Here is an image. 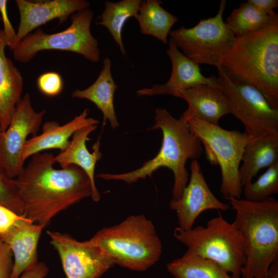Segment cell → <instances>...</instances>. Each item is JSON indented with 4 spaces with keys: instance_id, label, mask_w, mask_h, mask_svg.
<instances>
[{
    "instance_id": "4",
    "label": "cell",
    "mask_w": 278,
    "mask_h": 278,
    "mask_svg": "<svg viewBox=\"0 0 278 278\" xmlns=\"http://www.w3.org/2000/svg\"><path fill=\"white\" fill-rule=\"evenodd\" d=\"M236 212L234 221L245 239L242 278H268L270 265L278 260V201L273 197L255 202L229 198Z\"/></svg>"
},
{
    "instance_id": "34",
    "label": "cell",
    "mask_w": 278,
    "mask_h": 278,
    "mask_svg": "<svg viewBox=\"0 0 278 278\" xmlns=\"http://www.w3.org/2000/svg\"><path fill=\"white\" fill-rule=\"evenodd\" d=\"M248 2L269 15L276 14L273 9L278 7L277 0H248Z\"/></svg>"
},
{
    "instance_id": "18",
    "label": "cell",
    "mask_w": 278,
    "mask_h": 278,
    "mask_svg": "<svg viewBox=\"0 0 278 278\" xmlns=\"http://www.w3.org/2000/svg\"><path fill=\"white\" fill-rule=\"evenodd\" d=\"M89 110L85 109L79 115L63 125L56 121H46L43 125L42 132L39 135L27 139L22 153V160L25 161L30 157L40 152L50 149H58L61 152L68 146L70 138L80 128L97 125L99 121L88 117Z\"/></svg>"
},
{
    "instance_id": "13",
    "label": "cell",
    "mask_w": 278,
    "mask_h": 278,
    "mask_svg": "<svg viewBox=\"0 0 278 278\" xmlns=\"http://www.w3.org/2000/svg\"><path fill=\"white\" fill-rule=\"evenodd\" d=\"M189 181L180 198L170 200L169 206L176 212L179 228L188 230L203 212L209 210L226 211L230 205L218 200L210 189L203 176L199 162L192 160Z\"/></svg>"
},
{
    "instance_id": "32",
    "label": "cell",
    "mask_w": 278,
    "mask_h": 278,
    "mask_svg": "<svg viewBox=\"0 0 278 278\" xmlns=\"http://www.w3.org/2000/svg\"><path fill=\"white\" fill-rule=\"evenodd\" d=\"M22 217H23L0 205V228L3 231L7 230Z\"/></svg>"
},
{
    "instance_id": "5",
    "label": "cell",
    "mask_w": 278,
    "mask_h": 278,
    "mask_svg": "<svg viewBox=\"0 0 278 278\" xmlns=\"http://www.w3.org/2000/svg\"><path fill=\"white\" fill-rule=\"evenodd\" d=\"M115 265L144 271L160 259L162 246L152 222L143 214L105 227L92 237Z\"/></svg>"
},
{
    "instance_id": "10",
    "label": "cell",
    "mask_w": 278,
    "mask_h": 278,
    "mask_svg": "<svg viewBox=\"0 0 278 278\" xmlns=\"http://www.w3.org/2000/svg\"><path fill=\"white\" fill-rule=\"evenodd\" d=\"M227 1H221L217 14L201 20L193 27L182 26L170 30L169 35L178 48L198 65L208 64L217 68L223 55L233 44L236 37L222 19Z\"/></svg>"
},
{
    "instance_id": "33",
    "label": "cell",
    "mask_w": 278,
    "mask_h": 278,
    "mask_svg": "<svg viewBox=\"0 0 278 278\" xmlns=\"http://www.w3.org/2000/svg\"><path fill=\"white\" fill-rule=\"evenodd\" d=\"M49 268L44 262H38L32 268L24 271L19 278H44Z\"/></svg>"
},
{
    "instance_id": "7",
    "label": "cell",
    "mask_w": 278,
    "mask_h": 278,
    "mask_svg": "<svg viewBox=\"0 0 278 278\" xmlns=\"http://www.w3.org/2000/svg\"><path fill=\"white\" fill-rule=\"evenodd\" d=\"M190 129L203 145L211 164L219 165L221 173L220 192L226 199L240 198L242 192L239 176V165L248 141L245 132L228 130L194 118L187 121Z\"/></svg>"
},
{
    "instance_id": "17",
    "label": "cell",
    "mask_w": 278,
    "mask_h": 278,
    "mask_svg": "<svg viewBox=\"0 0 278 278\" xmlns=\"http://www.w3.org/2000/svg\"><path fill=\"white\" fill-rule=\"evenodd\" d=\"M179 97L188 103L182 114L187 122L197 118L218 125L221 117L231 114L229 99L219 84L196 85L181 91Z\"/></svg>"
},
{
    "instance_id": "11",
    "label": "cell",
    "mask_w": 278,
    "mask_h": 278,
    "mask_svg": "<svg viewBox=\"0 0 278 278\" xmlns=\"http://www.w3.org/2000/svg\"><path fill=\"white\" fill-rule=\"evenodd\" d=\"M45 111H36L26 93L18 103L10 123L0 133V168L10 178H16L24 168V146L29 135H37Z\"/></svg>"
},
{
    "instance_id": "22",
    "label": "cell",
    "mask_w": 278,
    "mask_h": 278,
    "mask_svg": "<svg viewBox=\"0 0 278 278\" xmlns=\"http://www.w3.org/2000/svg\"><path fill=\"white\" fill-rule=\"evenodd\" d=\"M239 168L242 187L252 182L263 168L278 162V135H267L248 140Z\"/></svg>"
},
{
    "instance_id": "9",
    "label": "cell",
    "mask_w": 278,
    "mask_h": 278,
    "mask_svg": "<svg viewBox=\"0 0 278 278\" xmlns=\"http://www.w3.org/2000/svg\"><path fill=\"white\" fill-rule=\"evenodd\" d=\"M218 84L231 103V114L243 124L249 140L278 135V110L253 85L218 67Z\"/></svg>"
},
{
    "instance_id": "29",
    "label": "cell",
    "mask_w": 278,
    "mask_h": 278,
    "mask_svg": "<svg viewBox=\"0 0 278 278\" xmlns=\"http://www.w3.org/2000/svg\"><path fill=\"white\" fill-rule=\"evenodd\" d=\"M37 84L40 91L48 96L59 95L63 87L61 76L54 72H46L40 75L38 78Z\"/></svg>"
},
{
    "instance_id": "36",
    "label": "cell",
    "mask_w": 278,
    "mask_h": 278,
    "mask_svg": "<svg viewBox=\"0 0 278 278\" xmlns=\"http://www.w3.org/2000/svg\"><path fill=\"white\" fill-rule=\"evenodd\" d=\"M4 232L1 228H0V236L2 234V233Z\"/></svg>"
},
{
    "instance_id": "15",
    "label": "cell",
    "mask_w": 278,
    "mask_h": 278,
    "mask_svg": "<svg viewBox=\"0 0 278 278\" xmlns=\"http://www.w3.org/2000/svg\"><path fill=\"white\" fill-rule=\"evenodd\" d=\"M168 49L166 53L170 58L172 70L170 77L164 84H154L150 88H144L136 91L138 97L152 96L156 95H169L179 97L183 90L200 84H218L217 77H206L200 70L199 65L180 52L174 42L170 38Z\"/></svg>"
},
{
    "instance_id": "21",
    "label": "cell",
    "mask_w": 278,
    "mask_h": 278,
    "mask_svg": "<svg viewBox=\"0 0 278 278\" xmlns=\"http://www.w3.org/2000/svg\"><path fill=\"white\" fill-rule=\"evenodd\" d=\"M111 61L106 57L100 74L88 88L84 90L76 89L72 93V97L86 99L94 103L103 114V124L109 120L111 127L115 129L119 126L114 109V98L117 85L111 73Z\"/></svg>"
},
{
    "instance_id": "25",
    "label": "cell",
    "mask_w": 278,
    "mask_h": 278,
    "mask_svg": "<svg viewBox=\"0 0 278 278\" xmlns=\"http://www.w3.org/2000/svg\"><path fill=\"white\" fill-rule=\"evenodd\" d=\"M166 266L175 278H233L213 260L186 252Z\"/></svg>"
},
{
    "instance_id": "14",
    "label": "cell",
    "mask_w": 278,
    "mask_h": 278,
    "mask_svg": "<svg viewBox=\"0 0 278 278\" xmlns=\"http://www.w3.org/2000/svg\"><path fill=\"white\" fill-rule=\"evenodd\" d=\"M20 13V23L13 49L34 29L54 20L64 23L70 15L90 7L85 0H16Z\"/></svg>"
},
{
    "instance_id": "3",
    "label": "cell",
    "mask_w": 278,
    "mask_h": 278,
    "mask_svg": "<svg viewBox=\"0 0 278 278\" xmlns=\"http://www.w3.org/2000/svg\"><path fill=\"white\" fill-rule=\"evenodd\" d=\"M220 63L228 73L253 85L278 110V15L265 27L236 37Z\"/></svg>"
},
{
    "instance_id": "31",
    "label": "cell",
    "mask_w": 278,
    "mask_h": 278,
    "mask_svg": "<svg viewBox=\"0 0 278 278\" xmlns=\"http://www.w3.org/2000/svg\"><path fill=\"white\" fill-rule=\"evenodd\" d=\"M7 0H0V13L1 19L3 23L4 29H3L5 41L6 46L11 50L13 46L15 38L16 33L8 16Z\"/></svg>"
},
{
    "instance_id": "19",
    "label": "cell",
    "mask_w": 278,
    "mask_h": 278,
    "mask_svg": "<svg viewBox=\"0 0 278 278\" xmlns=\"http://www.w3.org/2000/svg\"><path fill=\"white\" fill-rule=\"evenodd\" d=\"M96 128L97 125H93L76 131L73 135L72 140L70 141L67 148L55 156L56 163H58L61 168L75 165L86 173L92 185L91 197L95 202H98L100 199V193L96 186L94 179L96 164L102 157L100 151V138L99 137L93 145V151L92 153L88 150L86 142L90 140L88 137L90 134Z\"/></svg>"
},
{
    "instance_id": "37",
    "label": "cell",
    "mask_w": 278,
    "mask_h": 278,
    "mask_svg": "<svg viewBox=\"0 0 278 278\" xmlns=\"http://www.w3.org/2000/svg\"><path fill=\"white\" fill-rule=\"evenodd\" d=\"M1 131H0V133H1Z\"/></svg>"
},
{
    "instance_id": "1",
    "label": "cell",
    "mask_w": 278,
    "mask_h": 278,
    "mask_svg": "<svg viewBox=\"0 0 278 278\" xmlns=\"http://www.w3.org/2000/svg\"><path fill=\"white\" fill-rule=\"evenodd\" d=\"M31 157L15 179L26 218L45 227L59 212L91 197L90 179L78 166L55 169V156L50 152Z\"/></svg>"
},
{
    "instance_id": "28",
    "label": "cell",
    "mask_w": 278,
    "mask_h": 278,
    "mask_svg": "<svg viewBox=\"0 0 278 278\" xmlns=\"http://www.w3.org/2000/svg\"><path fill=\"white\" fill-rule=\"evenodd\" d=\"M0 205L24 217V205L15 179L9 178L1 168Z\"/></svg>"
},
{
    "instance_id": "27",
    "label": "cell",
    "mask_w": 278,
    "mask_h": 278,
    "mask_svg": "<svg viewBox=\"0 0 278 278\" xmlns=\"http://www.w3.org/2000/svg\"><path fill=\"white\" fill-rule=\"evenodd\" d=\"M244 187L245 199L260 202L278 193V162L268 168L258 179Z\"/></svg>"
},
{
    "instance_id": "30",
    "label": "cell",
    "mask_w": 278,
    "mask_h": 278,
    "mask_svg": "<svg viewBox=\"0 0 278 278\" xmlns=\"http://www.w3.org/2000/svg\"><path fill=\"white\" fill-rule=\"evenodd\" d=\"M13 255L8 245L0 239V278H11Z\"/></svg>"
},
{
    "instance_id": "24",
    "label": "cell",
    "mask_w": 278,
    "mask_h": 278,
    "mask_svg": "<svg viewBox=\"0 0 278 278\" xmlns=\"http://www.w3.org/2000/svg\"><path fill=\"white\" fill-rule=\"evenodd\" d=\"M142 2L141 0L106 1L103 11L97 17L99 21L95 23L108 29L123 56L126 54L121 37L123 27L129 18H136Z\"/></svg>"
},
{
    "instance_id": "12",
    "label": "cell",
    "mask_w": 278,
    "mask_h": 278,
    "mask_svg": "<svg viewBox=\"0 0 278 278\" xmlns=\"http://www.w3.org/2000/svg\"><path fill=\"white\" fill-rule=\"evenodd\" d=\"M47 233L59 254L66 278H100L115 265L92 238L79 241L66 233Z\"/></svg>"
},
{
    "instance_id": "38",
    "label": "cell",
    "mask_w": 278,
    "mask_h": 278,
    "mask_svg": "<svg viewBox=\"0 0 278 278\" xmlns=\"http://www.w3.org/2000/svg\"><path fill=\"white\" fill-rule=\"evenodd\" d=\"M0 20H1V18H0Z\"/></svg>"
},
{
    "instance_id": "20",
    "label": "cell",
    "mask_w": 278,
    "mask_h": 278,
    "mask_svg": "<svg viewBox=\"0 0 278 278\" xmlns=\"http://www.w3.org/2000/svg\"><path fill=\"white\" fill-rule=\"evenodd\" d=\"M6 44L0 30V131L9 125L15 108L22 99L24 81L22 74L5 53Z\"/></svg>"
},
{
    "instance_id": "8",
    "label": "cell",
    "mask_w": 278,
    "mask_h": 278,
    "mask_svg": "<svg viewBox=\"0 0 278 278\" xmlns=\"http://www.w3.org/2000/svg\"><path fill=\"white\" fill-rule=\"evenodd\" d=\"M93 12L89 8L73 13L71 24L65 30L48 34L41 28L30 33L13 49L15 60L26 63L44 50L71 51L83 56L92 62L100 59L98 42L91 31Z\"/></svg>"
},
{
    "instance_id": "6",
    "label": "cell",
    "mask_w": 278,
    "mask_h": 278,
    "mask_svg": "<svg viewBox=\"0 0 278 278\" xmlns=\"http://www.w3.org/2000/svg\"><path fill=\"white\" fill-rule=\"evenodd\" d=\"M173 235L187 247L186 253L212 260L233 278H240L246 263L245 239L235 222L226 221L219 211L205 227L188 230L178 227Z\"/></svg>"
},
{
    "instance_id": "23",
    "label": "cell",
    "mask_w": 278,
    "mask_h": 278,
    "mask_svg": "<svg viewBox=\"0 0 278 278\" xmlns=\"http://www.w3.org/2000/svg\"><path fill=\"white\" fill-rule=\"evenodd\" d=\"M162 4L159 0L143 1L135 19L143 34L152 36L167 44V36L178 18L164 9Z\"/></svg>"
},
{
    "instance_id": "16",
    "label": "cell",
    "mask_w": 278,
    "mask_h": 278,
    "mask_svg": "<svg viewBox=\"0 0 278 278\" xmlns=\"http://www.w3.org/2000/svg\"><path fill=\"white\" fill-rule=\"evenodd\" d=\"M44 227L22 217L0 236L9 246L14 258L11 278H19L38 263V241Z\"/></svg>"
},
{
    "instance_id": "35",
    "label": "cell",
    "mask_w": 278,
    "mask_h": 278,
    "mask_svg": "<svg viewBox=\"0 0 278 278\" xmlns=\"http://www.w3.org/2000/svg\"><path fill=\"white\" fill-rule=\"evenodd\" d=\"M268 278H278V260L270 265L268 270Z\"/></svg>"
},
{
    "instance_id": "2",
    "label": "cell",
    "mask_w": 278,
    "mask_h": 278,
    "mask_svg": "<svg viewBox=\"0 0 278 278\" xmlns=\"http://www.w3.org/2000/svg\"><path fill=\"white\" fill-rule=\"evenodd\" d=\"M154 120V124L150 129H160L163 133L162 146L155 157L134 170L119 174L100 173L97 177L106 180H121L130 184L140 179L151 177L161 167H166L172 171L174 176L171 200H177L188 181L187 161L200 158L202 144L182 115L176 118L165 109L157 108Z\"/></svg>"
},
{
    "instance_id": "26",
    "label": "cell",
    "mask_w": 278,
    "mask_h": 278,
    "mask_svg": "<svg viewBox=\"0 0 278 278\" xmlns=\"http://www.w3.org/2000/svg\"><path fill=\"white\" fill-rule=\"evenodd\" d=\"M277 15H269L247 1L233 10L225 23L235 36L239 37L265 27Z\"/></svg>"
}]
</instances>
